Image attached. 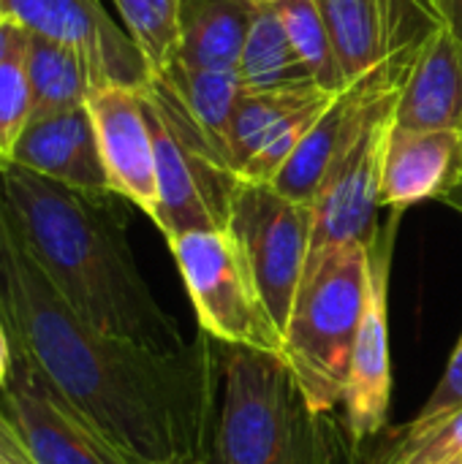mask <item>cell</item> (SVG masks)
Segmentation results:
<instances>
[{"label": "cell", "mask_w": 462, "mask_h": 464, "mask_svg": "<svg viewBox=\"0 0 462 464\" xmlns=\"http://www.w3.org/2000/svg\"><path fill=\"white\" fill-rule=\"evenodd\" d=\"M169 247L207 337L221 345L283 356V334L229 226L180 234L169 239Z\"/></svg>", "instance_id": "8992f818"}, {"label": "cell", "mask_w": 462, "mask_h": 464, "mask_svg": "<svg viewBox=\"0 0 462 464\" xmlns=\"http://www.w3.org/2000/svg\"><path fill=\"white\" fill-rule=\"evenodd\" d=\"M27 33L16 27L0 60V163H5L30 122V82L25 65Z\"/></svg>", "instance_id": "484cf974"}, {"label": "cell", "mask_w": 462, "mask_h": 464, "mask_svg": "<svg viewBox=\"0 0 462 464\" xmlns=\"http://www.w3.org/2000/svg\"><path fill=\"white\" fill-rule=\"evenodd\" d=\"M253 3H259V5H272V3H278V0H253Z\"/></svg>", "instance_id": "836d02e7"}, {"label": "cell", "mask_w": 462, "mask_h": 464, "mask_svg": "<svg viewBox=\"0 0 462 464\" xmlns=\"http://www.w3.org/2000/svg\"><path fill=\"white\" fill-rule=\"evenodd\" d=\"M321 87H302V90H275V92H253L245 90L226 133V152L229 166L240 179V171L245 163L259 152V147L267 141V136L302 103H308Z\"/></svg>", "instance_id": "44dd1931"}, {"label": "cell", "mask_w": 462, "mask_h": 464, "mask_svg": "<svg viewBox=\"0 0 462 464\" xmlns=\"http://www.w3.org/2000/svg\"><path fill=\"white\" fill-rule=\"evenodd\" d=\"M462 190V130L389 125L381 160V207L406 212L422 201H449Z\"/></svg>", "instance_id": "5bb4252c"}, {"label": "cell", "mask_w": 462, "mask_h": 464, "mask_svg": "<svg viewBox=\"0 0 462 464\" xmlns=\"http://www.w3.org/2000/svg\"><path fill=\"white\" fill-rule=\"evenodd\" d=\"M142 106L155 150L158 212L152 220L166 242L188 231L226 228L240 179L221 147L161 76H152L142 90Z\"/></svg>", "instance_id": "5b68a950"}, {"label": "cell", "mask_w": 462, "mask_h": 464, "mask_svg": "<svg viewBox=\"0 0 462 464\" xmlns=\"http://www.w3.org/2000/svg\"><path fill=\"white\" fill-rule=\"evenodd\" d=\"M14 33H16V24H8V22L0 16V60H3V54H5V49H8V44H11V38H14Z\"/></svg>", "instance_id": "4dcf8cb0"}, {"label": "cell", "mask_w": 462, "mask_h": 464, "mask_svg": "<svg viewBox=\"0 0 462 464\" xmlns=\"http://www.w3.org/2000/svg\"><path fill=\"white\" fill-rule=\"evenodd\" d=\"M462 408V340L457 343L449 364H447V372L444 378L438 381L436 392L430 394V400L425 402V408L417 413L414 421L425 424V421H436L441 416H449L455 411Z\"/></svg>", "instance_id": "4316f807"}, {"label": "cell", "mask_w": 462, "mask_h": 464, "mask_svg": "<svg viewBox=\"0 0 462 464\" xmlns=\"http://www.w3.org/2000/svg\"><path fill=\"white\" fill-rule=\"evenodd\" d=\"M0 329L11 353L131 464L207 459L218 413V343L177 353L93 329L30 253L0 193Z\"/></svg>", "instance_id": "6da1fadb"}, {"label": "cell", "mask_w": 462, "mask_h": 464, "mask_svg": "<svg viewBox=\"0 0 462 464\" xmlns=\"http://www.w3.org/2000/svg\"><path fill=\"white\" fill-rule=\"evenodd\" d=\"M403 212L392 209V218L381 226L378 239L370 245V275L365 313L351 351V367L346 378L340 416L357 443L376 438L389 419L392 400V362H389V272L398 223Z\"/></svg>", "instance_id": "9c48e42d"}, {"label": "cell", "mask_w": 462, "mask_h": 464, "mask_svg": "<svg viewBox=\"0 0 462 464\" xmlns=\"http://www.w3.org/2000/svg\"><path fill=\"white\" fill-rule=\"evenodd\" d=\"M120 19L139 46L152 76L163 73L177 54V11L180 0H112Z\"/></svg>", "instance_id": "cb8c5ba5"}, {"label": "cell", "mask_w": 462, "mask_h": 464, "mask_svg": "<svg viewBox=\"0 0 462 464\" xmlns=\"http://www.w3.org/2000/svg\"><path fill=\"white\" fill-rule=\"evenodd\" d=\"M237 71L242 76L245 90L253 92L319 87L313 73L297 54L275 5H259Z\"/></svg>", "instance_id": "d6986e66"}, {"label": "cell", "mask_w": 462, "mask_h": 464, "mask_svg": "<svg viewBox=\"0 0 462 464\" xmlns=\"http://www.w3.org/2000/svg\"><path fill=\"white\" fill-rule=\"evenodd\" d=\"M368 275L370 247L340 245L302 277L283 332V362L316 411H340L343 405Z\"/></svg>", "instance_id": "277c9868"}, {"label": "cell", "mask_w": 462, "mask_h": 464, "mask_svg": "<svg viewBox=\"0 0 462 464\" xmlns=\"http://www.w3.org/2000/svg\"><path fill=\"white\" fill-rule=\"evenodd\" d=\"M462 464V408L436 421L395 430L368 464Z\"/></svg>", "instance_id": "7402d4cb"}, {"label": "cell", "mask_w": 462, "mask_h": 464, "mask_svg": "<svg viewBox=\"0 0 462 464\" xmlns=\"http://www.w3.org/2000/svg\"><path fill=\"white\" fill-rule=\"evenodd\" d=\"M8 364H11V348H8V340H5V334L0 329V386H3V381L8 375Z\"/></svg>", "instance_id": "f546056e"}, {"label": "cell", "mask_w": 462, "mask_h": 464, "mask_svg": "<svg viewBox=\"0 0 462 464\" xmlns=\"http://www.w3.org/2000/svg\"><path fill=\"white\" fill-rule=\"evenodd\" d=\"M87 111L95 125L112 193L136 204L144 215L155 218V150L142 106V90H131L123 84L93 87L87 98Z\"/></svg>", "instance_id": "4fadbf2b"}, {"label": "cell", "mask_w": 462, "mask_h": 464, "mask_svg": "<svg viewBox=\"0 0 462 464\" xmlns=\"http://www.w3.org/2000/svg\"><path fill=\"white\" fill-rule=\"evenodd\" d=\"M172 464H207L204 459H188V462H172Z\"/></svg>", "instance_id": "d6a6232c"}, {"label": "cell", "mask_w": 462, "mask_h": 464, "mask_svg": "<svg viewBox=\"0 0 462 464\" xmlns=\"http://www.w3.org/2000/svg\"><path fill=\"white\" fill-rule=\"evenodd\" d=\"M229 231L242 245L259 294L283 334L308 266L313 209L280 196L272 185L240 179L229 207Z\"/></svg>", "instance_id": "52a82bcc"}, {"label": "cell", "mask_w": 462, "mask_h": 464, "mask_svg": "<svg viewBox=\"0 0 462 464\" xmlns=\"http://www.w3.org/2000/svg\"><path fill=\"white\" fill-rule=\"evenodd\" d=\"M433 14L444 27H449L462 41V0H428Z\"/></svg>", "instance_id": "f1b7e54d"}, {"label": "cell", "mask_w": 462, "mask_h": 464, "mask_svg": "<svg viewBox=\"0 0 462 464\" xmlns=\"http://www.w3.org/2000/svg\"><path fill=\"white\" fill-rule=\"evenodd\" d=\"M338 95V92H335ZM332 101V92L321 90L316 92L308 103H302L297 111H291L270 136L267 141L259 147V152L245 163V169L240 171L242 182H259V185H270L278 171L286 166V160L294 155V150L300 147V141L305 139V133L310 130V125L316 122V117L327 109V103Z\"/></svg>", "instance_id": "d4e9b609"}, {"label": "cell", "mask_w": 462, "mask_h": 464, "mask_svg": "<svg viewBox=\"0 0 462 464\" xmlns=\"http://www.w3.org/2000/svg\"><path fill=\"white\" fill-rule=\"evenodd\" d=\"M392 122L400 128L462 130V41L438 24L414 52Z\"/></svg>", "instance_id": "2e32d148"}, {"label": "cell", "mask_w": 462, "mask_h": 464, "mask_svg": "<svg viewBox=\"0 0 462 464\" xmlns=\"http://www.w3.org/2000/svg\"><path fill=\"white\" fill-rule=\"evenodd\" d=\"M460 193H462V190H460ZM455 196H457V193H455Z\"/></svg>", "instance_id": "e575fe53"}, {"label": "cell", "mask_w": 462, "mask_h": 464, "mask_svg": "<svg viewBox=\"0 0 462 464\" xmlns=\"http://www.w3.org/2000/svg\"><path fill=\"white\" fill-rule=\"evenodd\" d=\"M221 389L207 464H357L338 411H316L283 356L218 343Z\"/></svg>", "instance_id": "3957f363"}, {"label": "cell", "mask_w": 462, "mask_h": 464, "mask_svg": "<svg viewBox=\"0 0 462 464\" xmlns=\"http://www.w3.org/2000/svg\"><path fill=\"white\" fill-rule=\"evenodd\" d=\"M0 408L35 464H131L65 405L25 356L11 353Z\"/></svg>", "instance_id": "8fae6325"}, {"label": "cell", "mask_w": 462, "mask_h": 464, "mask_svg": "<svg viewBox=\"0 0 462 464\" xmlns=\"http://www.w3.org/2000/svg\"><path fill=\"white\" fill-rule=\"evenodd\" d=\"M0 193L30 253L82 321L163 353L188 345L136 266L120 196L68 188L8 160L0 163Z\"/></svg>", "instance_id": "7a4b0ae2"}, {"label": "cell", "mask_w": 462, "mask_h": 464, "mask_svg": "<svg viewBox=\"0 0 462 464\" xmlns=\"http://www.w3.org/2000/svg\"><path fill=\"white\" fill-rule=\"evenodd\" d=\"M256 11L253 0H180L174 60L196 68H237Z\"/></svg>", "instance_id": "e0dca14e"}, {"label": "cell", "mask_w": 462, "mask_h": 464, "mask_svg": "<svg viewBox=\"0 0 462 464\" xmlns=\"http://www.w3.org/2000/svg\"><path fill=\"white\" fill-rule=\"evenodd\" d=\"M0 464H35L30 457L19 430L14 427V421L5 416V411L0 408Z\"/></svg>", "instance_id": "83f0119b"}, {"label": "cell", "mask_w": 462, "mask_h": 464, "mask_svg": "<svg viewBox=\"0 0 462 464\" xmlns=\"http://www.w3.org/2000/svg\"><path fill=\"white\" fill-rule=\"evenodd\" d=\"M8 163L90 193H112L87 103L27 122Z\"/></svg>", "instance_id": "9a60e30c"}, {"label": "cell", "mask_w": 462, "mask_h": 464, "mask_svg": "<svg viewBox=\"0 0 462 464\" xmlns=\"http://www.w3.org/2000/svg\"><path fill=\"white\" fill-rule=\"evenodd\" d=\"M166 87L180 98V103L188 109V114L199 122V128L221 147V152L229 160L226 152V133L231 114L245 92L242 76L237 68H196L185 63H172L163 73H158Z\"/></svg>", "instance_id": "ffe728a7"}, {"label": "cell", "mask_w": 462, "mask_h": 464, "mask_svg": "<svg viewBox=\"0 0 462 464\" xmlns=\"http://www.w3.org/2000/svg\"><path fill=\"white\" fill-rule=\"evenodd\" d=\"M447 204H452V207H457V209H460V212H462V193H457V196H452V198H449Z\"/></svg>", "instance_id": "1f68e13d"}, {"label": "cell", "mask_w": 462, "mask_h": 464, "mask_svg": "<svg viewBox=\"0 0 462 464\" xmlns=\"http://www.w3.org/2000/svg\"><path fill=\"white\" fill-rule=\"evenodd\" d=\"M455 464H457V462H455Z\"/></svg>", "instance_id": "d590c367"}, {"label": "cell", "mask_w": 462, "mask_h": 464, "mask_svg": "<svg viewBox=\"0 0 462 464\" xmlns=\"http://www.w3.org/2000/svg\"><path fill=\"white\" fill-rule=\"evenodd\" d=\"M400 92V90H398ZM387 98L332 163L313 201V239L305 272L340 245H373L381 234V160L395 101Z\"/></svg>", "instance_id": "ba28073f"}, {"label": "cell", "mask_w": 462, "mask_h": 464, "mask_svg": "<svg viewBox=\"0 0 462 464\" xmlns=\"http://www.w3.org/2000/svg\"><path fill=\"white\" fill-rule=\"evenodd\" d=\"M25 65L30 82V122L84 106L95 87L84 57L76 49L44 35L27 33Z\"/></svg>", "instance_id": "ac0fdd59"}, {"label": "cell", "mask_w": 462, "mask_h": 464, "mask_svg": "<svg viewBox=\"0 0 462 464\" xmlns=\"http://www.w3.org/2000/svg\"><path fill=\"white\" fill-rule=\"evenodd\" d=\"M297 54L313 73L316 84L327 92H340L346 90V79L329 38V30L324 24V16L316 5V0H278L272 3Z\"/></svg>", "instance_id": "603a6c76"}, {"label": "cell", "mask_w": 462, "mask_h": 464, "mask_svg": "<svg viewBox=\"0 0 462 464\" xmlns=\"http://www.w3.org/2000/svg\"><path fill=\"white\" fill-rule=\"evenodd\" d=\"M346 84L430 35L441 22L428 0H316Z\"/></svg>", "instance_id": "7c38bea8"}, {"label": "cell", "mask_w": 462, "mask_h": 464, "mask_svg": "<svg viewBox=\"0 0 462 464\" xmlns=\"http://www.w3.org/2000/svg\"><path fill=\"white\" fill-rule=\"evenodd\" d=\"M0 16L33 35L76 49L90 65L95 87L144 90L152 79L139 46L101 0H0Z\"/></svg>", "instance_id": "30bf717a"}]
</instances>
